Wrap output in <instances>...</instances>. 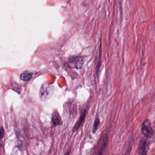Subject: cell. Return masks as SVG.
<instances>
[{
  "label": "cell",
  "instance_id": "1",
  "mask_svg": "<svg viewBox=\"0 0 155 155\" xmlns=\"http://www.w3.org/2000/svg\"><path fill=\"white\" fill-rule=\"evenodd\" d=\"M53 90L52 86L47 83H45L42 85L39 92V96L42 101H47L50 99L52 95Z\"/></svg>",
  "mask_w": 155,
  "mask_h": 155
},
{
  "label": "cell",
  "instance_id": "5",
  "mask_svg": "<svg viewBox=\"0 0 155 155\" xmlns=\"http://www.w3.org/2000/svg\"><path fill=\"white\" fill-rule=\"evenodd\" d=\"M51 122L53 125L54 126L61 125L62 124V121L61 116L57 110L54 111L52 114Z\"/></svg>",
  "mask_w": 155,
  "mask_h": 155
},
{
  "label": "cell",
  "instance_id": "7",
  "mask_svg": "<svg viewBox=\"0 0 155 155\" xmlns=\"http://www.w3.org/2000/svg\"><path fill=\"white\" fill-rule=\"evenodd\" d=\"M32 76V73L28 72V71H25L22 73L21 74L20 77L22 81L27 82V81H30L31 79Z\"/></svg>",
  "mask_w": 155,
  "mask_h": 155
},
{
  "label": "cell",
  "instance_id": "3",
  "mask_svg": "<svg viewBox=\"0 0 155 155\" xmlns=\"http://www.w3.org/2000/svg\"><path fill=\"white\" fill-rule=\"evenodd\" d=\"M142 132L145 137L150 138L153 135V131L151 126V122L148 119L144 121L142 126Z\"/></svg>",
  "mask_w": 155,
  "mask_h": 155
},
{
  "label": "cell",
  "instance_id": "8",
  "mask_svg": "<svg viewBox=\"0 0 155 155\" xmlns=\"http://www.w3.org/2000/svg\"><path fill=\"white\" fill-rule=\"evenodd\" d=\"M108 136H107V135L105 137L103 144H102V146L101 147V148L99 149V152H98L97 154L100 155L103 154V152H104V150L106 147L107 145V143H108Z\"/></svg>",
  "mask_w": 155,
  "mask_h": 155
},
{
  "label": "cell",
  "instance_id": "2",
  "mask_svg": "<svg viewBox=\"0 0 155 155\" xmlns=\"http://www.w3.org/2000/svg\"><path fill=\"white\" fill-rule=\"evenodd\" d=\"M69 62L64 64V66L69 68L80 69L84 63V58L81 56H71L69 57Z\"/></svg>",
  "mask_w": 155,
  "mask_h": 155
},
{
  "label": "cell",
  "instance_id": "10",
  "mask_svg": "<svg viewBox=\"0 0 155 155\" xmlns=\"http://www.w3.org/2000/svg\"><path fill=\"white\" fill-rule=\"evenodd\" d=\"M4 136V130L3 127H1L0 129V138L2 139Z\"/></svg>",
  "mask_w": 155,
  "mask_h": 155
},
{
  "label": "cell",
  "instance_id": "4",
  "mask_svg": "<svg viewBox=\"0 0 155 155\" xmlns=\"http://www.w3.org/2000/svg\"><path fill=\"white\" fill-rule=\"evenodd\" d=\"M148 138L143 137L140 141L138 146L137 152L138 154L140 155H145L147 154V148L148 145Z\"/></svg>",
  "mask_w": 155,
  "mask_h": 155
},
{
  "label": "cell",
  "instance_id": "6",
  "mask_svg": "<svg viewBox=\"0 0 155 155\" xmlns=\"http://www.w3.org/2000/svg\"><path fill=\"white\" fill-rule=\"evenodd\" d=\"M86 113L87 112L86 109H83V110L81 111L80 117H79V119H78L77 122H76V123H75V125L74 126L73 128V132H76V131H77V130L79 129L82 123L84 121L86 116Z\"/></svg>",
  "mask_w": 155,
  "mask_h": 155
},
{
  "label": "cell",
  "instance_id": "9",
  "mask_svg": "<svg viewBox=\"0 0 155 155\" xmlns=\"http://www.w3.org/2000/svg\"><path fill=\"white\" fill-rule=\"evenodd\" d=\"M99 119L98 116H97L95 119L94 123V126L93 128V133H94L96 132L97 130V128H98V125L99 124Z\"/></svg>",
  "mask_w": 155,
  "mask_h": 155
}]
</instances>
